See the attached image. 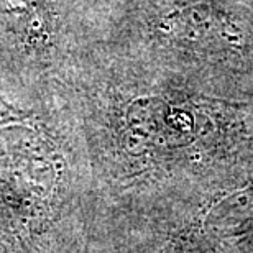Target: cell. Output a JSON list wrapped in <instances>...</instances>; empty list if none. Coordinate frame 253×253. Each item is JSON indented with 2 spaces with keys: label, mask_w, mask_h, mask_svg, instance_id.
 <instances>
[{
  "label": "cell",
  "mask_w": 253,
  "mask_h": 253,
  "mask_svg": "<svg viewBox=\"0 0 253 253\" xmlns=\"http://www.w3.org/2000/svg\"><path fill=\"white\" fill-rule=\"evenodd\" d=\"M207 232L220 239H237L253 232V186L230 192L209 211Z\"/></svg>",
  "instance_id": "6da1fadb"
}]
</instances>
